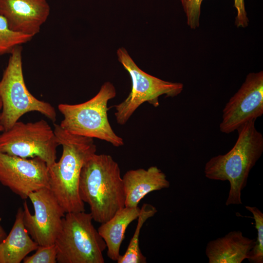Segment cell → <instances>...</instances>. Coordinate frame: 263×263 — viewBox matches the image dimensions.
<instances>
[{
    "label": "cell",
    "mask_w": 263,
    "mask_h": 263,
    "mask_svg": "<svg viewBox=\"0 0 263 263\" xmlns=\"http://www.w3.org/2000/svg\"><path fill=\"white\" fill-rule=\"evenodd\" d=\"M90 213H66L55 244L57 263H104L106 244L94 227Z\"/></svg>",
    "instance_id": "5b68a950"
},
{
    "label": "cell",
    "mask_w": 263,
    "mask_h": 263,
    "mask_svg": "<svg viewBox=\"0 0 263 263\" xmlns=\"http://www.w3.org/2000/svg\"><path fill=\"white\" fill-rule=\"evenodd\" d=\"M59 146L54 131L43 119L35 122L17 121L0 134V151L22 158L39 157L48 167L56 162Z\"/></svg>",
    "instance_id": "ba28073f"
},
{
    "label": "cell",
    "mask_w": 263,
    "mask_h": 263,
    "mask_svg": "<svg viewBox=\"0 0 263 263\" xmlns=\"http://www.w3.org/2000/svg\"><path fill=\"white\" fill-rule=\"evenodd\" d=\"M1 131L2 132L4 131V128L1 122V114L0 113V132Z\"/></svg>",
    "instance_id": "cb8c5ba5"
},
{
    "label": "cell",
    "mask_w": 263,
    "mask_h": 263,
    "mask_svg": "<svg viewBox=\"0 0 263 263\" xmlns=\"http://www.w3.org/2000/svg\"><path fill=\"white\" fill-rule=\"evenodd\" d=\"M38 246L24 226L23 208L19 207L11 231L0 243V263H19Z\"/></svg>",
    "instance_id": "9a60e30c"
},
{
    "label": "cell",
    "mask_w": 263,
    "mask_h": 263,
    "mask_svg": "<svg viewBox=\"0 0 263 263\" xmlns=\"http://www.w3.org/2000/svg\"><path fill=\"white\" fill-rule=\"evenodd\" d=\"M79 194L88 204L93 220L102 224L125 207V197L120 167L108 154L93 155L83 165Z\"/></svg>",
    "instance_id": "7a4b0ae2"
},
{
    "label": "cell",
    "mask_w": 263,
    "mask_h": 263,
    "mask_svg": "<svg viewBox=\"0 0 263 263\" xmlns=\"http://www.w3.org/2000/svg\"><path fill=\"white\" fill-rule=\"evenodd\" d=\"M247 210L253 215L257 237L247 258L251 263H263V213L256 207L245 206Z\"/></svg>",
    "instance_id": "d6986e66"
},
{
    "label": "cell",
    "mask_w": 263,
    "mask_h": 263,
    "mask_svg": "<svg viewBox=\"0 0 263 263\" xmlns=\"http://www.w3.org/2000/svg\"><path fill=\"white\" fill-rule=\"evenodd\" d=\"M36 252L26 256L23 260L24 263H56L57 249L55 244L48 245H38Z\"/></svg>",
    "instance_id": "ffe728a7"
},
{
    "label": "cell",
    "mask_w": 263,
    "mask_h": 263,
    "mask_svg": "<svg viewBox=\"0 0 263 263\" xmlns=\"http://www.w3.org/2000/svg\"><path fill=\"white\" fill-rule=\"evenodd\" d=\"M54 132L62 147L58 162L48 167L49 189L66 213L85 211L79 194V182L84 164L96 151L93 138L70 133L54 124Z\"/></svg>",
    "instance_id": "6da1fadb"
},
{
    "label": "cell",
    "mask_w": 263,
    "mask_h": 263,
    "mask_svg": "<svg viewBox=\"0 0 263 263\" xmlns=\"http://www.w3.org/2000/svg\"><path fill=\"white\" fill-rule=\"evenodd\" d=\"M234 6L237 10L235 24L237 27L245 28L249 20L245 8L244 0H234Z\"/></svg>",
    "instance_id": "7402d4cb"
},
{
    "label": "cell",
    "mask_w": 263,
    "mask_h": 263,
    "mask_svg": "<svg viewBox=\"0 0 263 263\" xmlns=\"http://www.w3.org/2000/svg\"><path fill=\"white\" fill-rule=\"evenodd\" d=\"M6 233L0 225V243L6 237Z\"/></svg>",
    "instance_id": "603a6c76"
},
{
    "label": "cell",
    "mask_w": 263,
    "mask_h": 263,
    "mask_svg": "<svg viewBox=\"0 0 263 263\" xmlns=\"http://www.w3.org/2000/svg\"><path fill=\"white\" fill-rule=\"evenodd\" d=\"M185 13L187 23L191 29H196L200 25L201 6L203 0H180Z\"/></svg>",
    "instance_id": "44dd1931"
},
{
    "label": "cell",
    "mask_w": 263,
    "mask_h": 263,
    "mask_svg": "<svg viewBox=\"0 0 263 263\" xmlns=\"http://www.w3.org/2000/svg\"><path fill=\"white\" fill-rule=\"evenodd\" d=\"M34 37L11 30L0 15V56L10 54L17 46L30 41Z\"/></svg>",
    "instance_id": "ac0fdd59"
},
{
    "label": "cell",
    "mask_w": 263,
    "mask_h": 263,
    "mask_svg": "<svg viewBox=\"0 0 263 263\" xmlns=\"http://www.w3.org/2000/svg\"><path fill=\"white\" fill-rule=\"evenodd\" d=\"M140 211L138 207H124L111 219L101 224L97 230L104 240L107 248V255L112 260L117 261L119 256L121 244L129 225L137 219Z\"/></svg>",
    "instance_id": "2e32d148"
},
{
    "label": "cell",
    "mask_w": 263,
    "mask_h": 263,
    "mask_svg": "<svg viewBox=\"0 0 263 263\" xmlns=\"http://www.w3.org/2000/svg\"><path fill=\"white\" fill-rule=\"evenodd\" d=\"M116 54L119 62L129 74L132 82L131 91L128 96L114 106V116L119 125H125L143 103L148 102L157 107L161 95L173 97L182 92L183 84L165 81L142 70L125 48H118Z\"/></svg>",
    "instance_id": "52a82bcc"
},
{
    "label": "cell",
    "mask_w": 263,
    "mask_h": 263,
    "mask_svg": "<svg viewBox=\"0 0 263 263\" xmlns=\"http://www.w3.org/2000/svg\"><path fill=\"white\" fill-rule=\"evenodd\" d=\"M35 213L32 215L26 201L23 207V223L29 235L38 245L55 244L60 231L65 212L48 188L30 193Z\"/></svg>",
    "instance_id": "9c48e42d"
},
{
    "label": "cell",
    "mask_w": 263,
    "mask_h": 263,
    "mask_svg": "<svg viewBox=\"0 0 263 263\" xmlns=\"http://www.w3.org/2000/svg\"><path fill=\"white\" fill-rule=\"evenodd\" d=\"M157 212L156 208L150 204L145 203L140 208L137 218V224L125 253L119 256L117 263H146L147 258L142 254L139 246V235L142 226L150 218Z\"/></svg>",
    "instance_id": "e0dca14e"
},
{
    "label": "cell",
    "mask_w": 263,
    "mask_h": 263,
    "mask_svg": "<svg viewBox=\"0 0 263 263\" xmlns=\"http://www.w3.org/2000/svg\"><path fill=\"white\" fill-rule=\"evenodd\" d=\"M221 132L230 133L263 114V72L250 73L223 110Z\"/></svg>",
    "instance_id": "30bf717a"
},
{
    "label": "cell",
    "mask_w": 263,
    "mask_h": 263,
    "mask_svg": "<svg viewBox=\"0 0 263 263\" xmlns=\"http://www.w3.org/2000/svg\"><path fill=\"white\" fill-rule=\"evenodd\" d=\"M50 12L46 0H0V15L16 32L34 36Z\"/></svg>",
    "instance_id": "7c38bea8"
},
{
    "label": "cell",
    "mask_w": 263,
    "mask_h": 263,
    "mask_svg": "<svg viewBox=\"0 0 263 263\" xmlns=\"http://www.w3.org/2000/svg\"><path fill=\"white\" fill-rule=\"evenodd\" d=\"M255 240L232 231L225 236L209 242L206 254L209 263H241L248 258Z\"/></svg>",
    "instance_id": "5bb4252c"
},
{
    "label": "cell",
    "mask_w": 263,
    "mask_h": 263,
    "mask_svg": "<svg viewBox=\"0 0 263 263\" xmlns=\"http://www.w3.org/2000/svg\"><path fill=\"white\" fill-rule=\"evenodd\" d=\"M125 197V207H138L148 193L169 188L166 174L156 166L147 169H138L127 171L122 177Z\"/></svg>",
    "instance_id": "4fadbf2b"
},
{
    "label": "cell",
    "mask_w": 263,
    "mask_h": 263,
    "mask_svg": "<svg viewBox=\"0 0 263 263\" xmlns=\"http://www.w3.org/2000/svg\"><path fill=\"white\" fill-rule=\"evenodd\" d=\"M22 47H16L11 53L0 81L2 111L1 122L4 131L10 129L23 114L38 112L55 123L56 113L50 103L40 100L27 89L23 77Z\"/></svg>",
    "instance_id": "8992f818"
},
{
    "label": "cell",
    "mask_w": 263,
    "mask_h": 263,
    "mask_svg": "<svg viewBox=\"0 0 263 263\" xmlns=\"http://www.w3.org/2000/svg\"><path fill=\"white\" fill-rule=\"evenodd\" d=\"M2 101L0 97V110L2 109Z\"/></svg>",
    "instance_id": "d4e9b609"
},
{
    "label": "cell",
    "mask_w": 263,
    "mask_h": 263,
    "mask_svg": "<svg viewBox=\"0 0 263 263\" xmlns=\"http://www.w3.org/2000/svg\"><path fill=\"white\" fill-rule=\"evenodd\" d=\"M255 122H248L238 129V137L233 148L225 154L213 157L205 165L207 178L229 182L226 206L242 204V191L251 169L263 152V136L256 128Z\"/></svg>",
    "instance_id": "3957f363"
},
{
    "label": "cell",
    "mask_w": 263,
    "mask_h": 263,
    "mask_svg": "<svg viewBox=\"0 0 263 263\" xmlns=\"http://www.w3.org/2000/svg\"><path fill=\"white\" fill-rule=\"evenodd\" d=\"M116 94L114 86L107 81L94 97L85 102L59 104L58 109L63 116L60 126L72 134L97 138L115 147L123 146V138L114 132L108 117V103Z\"/></svg>",
    "instance_id": "277c9868"
},
{
    "label": "cell",
    "mask_w": 263,
    "mask_h": 263,
    "mask_svg": "<svg viewBox=\"0 0 263 263\" xmlns=\"http://www.w3.org/2000/svg\"><path fill=\"white\" fill-rule=\"evenodd\" d=\"M0 183L25 200L32 192L49 188L48 167L39 157L28 159L0 151Z\"/></svg>",
    "instance_id": "8fae6325"
}]
</instances>
